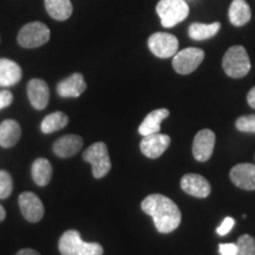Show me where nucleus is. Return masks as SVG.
Returning <instances> with one entry per match:
<instances>
[{
  "label": "nucleus",
  "instance_id": "423d86ee",
  "mask_svg": "<svg viewBox=\"0 0 255 255\" xmlns=\"http://www.w3.org/2000/svg\"><path fill=\"white\" fill-rule=\"evenodd\" d=\"M83 159L89 162L92 167V175L96 178L107 176L111 169L108 146L104 142H97L89 146L83 154Z\"/></svg>",
  "mask_w": 255,
  "mask_h": 255
},
{
  "label": "nucleus",
  "instance_id": "412c9836",
  "mask_svg": "<svg viewBox=\"0 0 255 255\" xmlns=\"http://www.w3.org/2000/svg\"><path fill=\"white\" fill-rule=\"evenodd\" d=\"M45 8L50 17L60 21L71 17L73 11L70 0H45Z\"/></svg>",
  "mask_w": 255,
  "mask_h": 255
},
{
  "label": "nucleus",
  "instance_id": "1a4fd4ad",
  "mask_svg": "<svg viewBox=\"0 0 255 255\" xmlns=\"http://www.w3.org/2000/svg\"><path fill=\"white\" fill-rule=\"evenodd\" d=\"M19 207L24 219L28 222H39L44 216V206L39 197L31 191H24L19 196Z\"/></svg>",
  "mask_w": 255,
  "mask_h": 255
},
{
  "label": "nucleus",
  "instance_id": "f8f14e48",
  "mask_svg": "<svg viewBox=\"0 0 255 255\" xmlns=\"http://www.w3.org/2000/svg\"><path fill=\"white\" fill-rule=\"evenodd\" d=\"M27 96L34 109H45L50 100V90L46 82L38 78L31 79L27 84Z\"/></svg>",
  "mask_w": 255,
  "mask_h": 255
},
{
  "label": "nucleus",
  "instance_id": "6e6552de",
  "mask_svg": "<svg viewBox=\"0 0 255 255\" xmlns=\"http://www.w3.org/2000/svg\"><path fill=\"white\" fill-rule=\"evenodd\" d=\"M148 46L158 58H170L177 53L178 40L174 34L156 32L149 37Z\"/></svg>",
  "mask_w": 255,
  "mask_h": 255
},
{
  "label": "nucleus",
  "instance_id": "393cba45",
  "mask_svg": "<svg viewBox=\"0 0 255 255\" xmlns=\"http://www.w3.org/2000/svg\"><path fill=\"white\" fill-rule=\"evenodd\" d=\"M237 255H255V239L251 235H242L237 242Z\"/></svg>",
  "mask_w": 255,
  "mask_h": 255
},
{
  "label": "nucleus",
  "instance_id": "4be33fe9",
  "mask_svg": "<svg viewBox=\"0 0 255 255\" xmlns=\"http://www.w3.org/2000/svg\"><path fill=\"white\" fill-rule=\"evenodd\" d=\"M32 177L38 186L44 187L50 183L52 177V165L46 158H38L32 164Z\"/></svg>",
  "mask_w": 255,
  "mask_h": 255
},
{
  "label": "nucleus",
  "instance_id": "0eeeda50",
  "mask_svg": "<svg viewBox=\"0 0 255 255\" xmlns=\"http://www.w3.org/2000/svg\"><path fill=\"white\" fill-rule=\"evenodd\" d=\"M205 58L203 50L197 47H187L174 56L173 68L180 75H189L199 68Z\"/></svg>",
  "mask_w": 255,
  "mask_h": 255
},
{
  "label": "nucleus",
  "instance_id": "f3484780",
  "mask_svg": "<svg viewBox=\"0 0 255 255\" xmlns=\"http://www.w3.org/2000/svg\"><path fill=\"white\" fill-rule=\"evenodd\" d=\"M20 66L13 60L0 58V87H12L21 79Z\"/></svg>",
  "mask_w": 255,
  "mask_h": 255
},
{
  "label": "nucleus",
  "instance_id": "ddd939ff",
  "mask_svg": "<svg viewBox=\"0 0 255 255\" xmlns=\"http://www.w3.org/2000/svg\"><path fill=\"white\" fill-rule=\"evenodd\" d=\"M181 188L187 194L194 197H199V199L208 197L210 190H212L208 181L199 174L184 175L181 180Z\"/></svg>",
  "mask_w": 255,
  "mask_h": 255
},
{
  "label": "nucleus",
  "instance_id": "f03ea898",
  "mask_svg": "<svg viewBox=\"0 0 255 255\" xmlns=\"http://www.w3.org/2000/svg\"><path fill=\"white\" fill-rule=\"evenodd\" d=\"M58 247L62 255H103V247L100 244L83 241L75 229L64 233Z\"/></svg>",
  "mask_w": 255,
  "mask_h": 255
},
{
  "label": "nucleus",
  "instance_id": "b1692460",
  "mask_svg": "<svg viewBox=\"0 0 255 255\" xmlns=\"http://www.w3.org/2000/svg\"><path fill=\"white\" fill-rule=\"evenodd\" d=\"M220 23L213 24H201L194 23L188 28V34L194 40H206L214 37L220 30Z\"/></svg>",
  "mask_w": 255,
  "mask_h": 255
},
{
  "label": "nucleus",
  "instance_id": "c756f323",
  "mask_svg": "<svg viewBox=\"0 0 255 255\" xmlns=\"http://www.w3.org/2000/svg\"><path fill=\"white\" fill-rule=\"evenodd\" d=\"M219 252L221 255H237L238 246L237 244H221L219 246Z\"/></svg>",
  "mask_w": 255,
  "mask_h": 255
},
{
  "label": "nucleus",
  "instance_id": "a878e982",
  "mask_svg": "<svg viewBox=\"0 0 255 255\" xmlns=\"http://www.w3.org/2000/svg\"><path fill=\"white\" fill-rule=\"evenodd\" d=\"M13 189L12 177L7 171L0 170V200L7 199Z\"/></svg>",
  "mask_w": 255,
  "mask_h": 255
},
{
  "label": "nucleus",
  "instance_id": "dca6fc26",
  "mask_svg": "<svg viewBox=\"0 0 255 255\" xmlns=\"http://www.w3.org/2000/svg\"><path fill=\"white\" fill-rule=\"evenodd\" d=\"M83 146V138L78 135H65L57 139L53 144V152L60 158H69L75 156Z\"/></svg>",
  "mask_w": 255,
  "mask_h": 255
},
{
  "label": "nucleus",
  "instance_id": "2eb2a0df",
  "mask_svg": "<svg viewBox=\"0 0 255 255\" xmlns=\"http://www.w3.org/2000/svg\"><path fill=\"white\" fill-rule=\"evenodd\" d=\"M87 90V83L82 73H73L70 77L63 79L57 85V92L60 97H79Z\"/></svg>",
  "mask_w": 255,
  "mask_h": 255
},
{
  "label": "nucleus",
  "instance_id": "9b49d317",
  "mask_svg": "<svg viewBox=\"0 0 255 255\" xmlns=\"http://www.w3.org/2000/svg\"><path fill=\"white\" fill-rule=\"evenodd\" d=\"M215 146V133L209 129H203L195 135L193 142V155L196 161L206 162L212 157Z\"/></svg>",
  "mask_w": 255,
  "mask_h": 255
},
{
  "label": "nucleus",
  "instance_id": "39448f33",
  "mask_svg": "<svg viewBox=\"0 0 255 255\" xmlns=\"http://www.w3.org/2000/svg\"><path fill=\"white\" fill-rule=\"evenodd\" d=\"M50 28L40 21H32L24 25L19 31L17 40L24 49H36L50 40Z\"/></svg>",
  "mask_w": 255,
  "mask_h": 255
},
{
  "label": "nucleus",
  "instance_id": "cd10ccee",
  "mask_svg": "<svg viewBox=\"0 0 255 255\" xmlns=\"http://www.w3.org/2000/svg\"><path fill=\"white\" fill-rule=\"evenodd\" d=\"M235 225V220L233 218H226L223 220L221 225L219 226L218 229H216V232H218V234L220 237H225V235H227L229 232L232 231V228L234 227Z\"/></svg>",
  "mask_w": 255,
  "mask_h": 255
},
{
  "label": "nucleus",
  "instance_id": "9d476101",
  "mask_svg": "<svg viewBox=\"0 0 255 255\" xmlns=\"http://www.w3.org/2000/svg\"><path fill=\"white\" fill-rule=\"evenodd\" d=\"M171 138L164 133H151V135L143 136L139 148L142 154L149 158H157L167 150L170 145Z\"/></svg>",
  "mask_w": 255,
  "mask_h": 255
},
{
  "label": "nucleus",
  "instance_id": "5701e85b",
  "mask_svg": "<svg viewBox=\"0 0 255 255\" xmlns=\"http://www.w3.org/2000/svg\"><path fill=\"white\" fill-rule=\"evenodd\" d=\"M69 123V117L68 115L62 113V111H56V113H52L47 115L45 119L41 122L40 129L41 132L44 133H52L56 131H59L68 126Z\"/></svg>",
  "mask_w": 255,
  "mask_h": 255
},
{
  "label": "nucleus",
  "instance_id": "aec40b11",
  "mask_svg": "<svg viewBox=\"0 0 255 255\" xmlns=\"http://www.w3.org/2000/svg\"><path fill=\"white\" fill-rule=\"evenodd\" d=\"M228 14L229 20L234 26H244L252 17L250 5L245 0H233Z\"/></svg>",
  "mask_w": 255,
  "mask_h": 255
},
{
  "label": "nucleus",
  "instance_id": "c85d7f7f",
  "mask_svg": "<svg viewBox=\"0 0 255 255\" xmlns=\"http://www.w3.org/2000/svg\"><path fill=\"white\" fill-rule=\"evenodd\" d=\"M13 102V95L8 90H1L0 91V110L7 108L8 105L12 104Z\"/></svg>",
  "mask_w": 255,
  "mask_h": 255
},
{
  "label": "nucleus",
  "instance_id": "4468645a",
  "mask_svg": "<svg viewBox=\"0 0 255 255\" xmlns=\"http://www.w3.org/2000/svg\"><path fill=\"white\" fill-rule=\"evenodd\" d=\"M232 182L245 190H255V164L240 163L231 170Z\"/></svg>",
  "mask_w": 255,
  "mask_h": 255
},
{
  "label": "nucleus",
  "instance_id": "bb28decb",
  "mask_svg": "<svg viewBox=\"0 0 255 255\" xmlns=\"http://www.w3.org/2000/svg\"><path fill=\"white\" fill-rule=\"evenodd\" d=\"M237 129L241 132L255 133V115H247V116L239 117L235 122Z\"/></svg>",
  "mask_w": 255,
  "mask_h": 255
},
{
  "label": "nucleus",
  "instance_id": "7c9ffc66",
  "mask_svg": "<svg viewBox=\"0 0 255 255\" xmlns=\"http://www.w3.org/2000/svg\"><path fill=\"white\" fill-rule=\"evenodd\" d=\"M247 102H248V104H250V107H252L253 109H255V87L252 88L251 91L248 92Z\"/></svg>",
  "mask_w": 255,
  "mask_h": 255
},
{
  "label": "nucleus",
  "instance_id": "f257e3e1",
  "mask_svg": "<svg viewBox=\"0 0 255 255\" xmlns=\"http://www.w3.org/2000/svg\"><path fill=\"white\" fill-rule=\"evenodd\" d=\"M142 210L154 220L155 227L159 233H171L181 223V210L176 203L161 194H151L141 203Z\"/></svg>",
  "mask_w": 255,
  "mask_h": 255
},
{
  "label": "nucleus",
  "instance_id": "20e7f679",
  "mask_svg": "<svg viewBox=\"0 0 255 255\" xmlns=\"http://www.w3.org/2000/svg\"><path fill=\"white\" fill-rule=\"evenodd\" d=\"M156 12L164 27H173L188 17L189 6L186 0H159Z\"/></svg>",
  "mask_w": 255,
  "mask_h": 255
},
{
  "label": "nucleus",
  "instance_id": "a211bd4d",
  "mask_svg": "<svg viewBox=\"0 0 255 255\" xmlns=\"http://www.w3.org/2000/svg\"><path fill=\"white\" fill-rule=\"evenodd\" d=\"M21 129L14 120H6L0 124V145L2 148H11L20 139Z\"/></svg>",
  "mask_w": 255,
  "mask_h": 255
},
{
  "label": "nucleus",
  "instance_id": "6ab92c4d",
  "mask_svg": "<svg viewBox=\"0 0 255 255\" xmlns=\"http://www.w3.org/2000/svg\"><path fill=\"white\" fill-rule=\"evenodd\" d=\"M169 115H170V113H169L168 109H157L151 111L150 114L146 115L144 121L141 123V126L138 128V132L142 136L159 132L162 121L167 119Z\"/></svg>",
  "mask_w": 255,
  "mask_h": 255
},
{
  "label": "nucleus",
  "instance_id": "473e14b6",
  "mask_svg": "<svg viewBox=\"0 0 255 255\" xmlns=\"http://www.w3.org/2000/svg\"><path fill=\"white\" fill-rule=\"evenodd\" d=\"M5 218H6V210L4 207L0 205V222L4 221Z\"/></svg>",
  "mask_w": 255,
  "mask_h": 255
},
{
  "label": "nucleus",
  "instance_id": "2f4dec72",
  "mask_svg": "<svg viewBox=\"0 0 255 255\" xmlns=\"http://www.w3.org/2000/svg\"><path fill=\"white\" fill-rule=\"evenodd\" d=\"M15 255H40L37 251L31 250V248H25V250H20Z\"/></svg>",
  "mask_w": 255,
  "mask_h": 255
},
{
  "label": "nucleus",
  "instance_id": "7ed1b4c3",
  "mask_svg": "<svg viewBox=\"0 0 255 255\" xmlns=\"http://www.w3.org/2000/svg\"><path fill=\"white\" fill-rule=\"evenodd\" d=\"M223 71L232 78H242L250 72L251 60L244 46L235 45L227 50L222 59Z\"/></svg>",
  "mask_w": 255,
  "mask_h": 255
}]
</instances>
